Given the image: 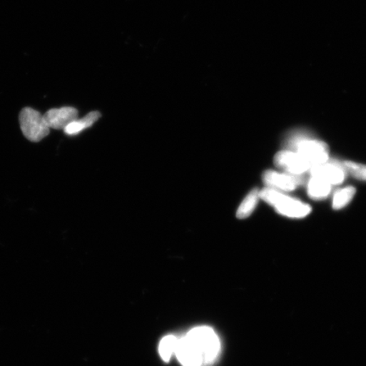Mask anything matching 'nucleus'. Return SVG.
I'll return each instance as SVG.
<instances>
[{
  "label": "nucleus",
  "instance_id": "1",
  "mask_svg": "<svg viewBox=\"0 0 366 366\" xmlns=\"http://www.w3.org/2000/svg\"><path fill=\"white\" fill-rule=\"evenodd\" d=\"M286 151H295L303 159L312 167L327 162L329 158V148L327 144L312 139L305 134L297 133L290 136L285 143Z\"/></svg>",
  "mask_w": 366,
  "mask_h": 366
},
{
  "label": "nucleus",
  "instance_id": "2",
  "mask_svg": "<svg viewBox=\"0 0 366 366\" xmlns=\"http://www.w3.org/2000/svg\"><path fill=\"white\" fill-rule=\"evenodd\" d=\"M260 198L273 206L278 213L289 218H304L310 214L311 207L273 188H265L260 191Z\"/></svg>",
  "mask_w": 366,
  "mask_h": 366
},
{
  "label": "nucleus",
  "instance_id": "3",
  "mask_svg": "<svg viewBox=\"0 0 366 366\" xmlns=\"http://www.w3.org/2000/svg\"><path fill=\"white\" fill-rule=\"evenodd\" d=\"M186 337L202 355L203 364L211 363L218 355L220 341L213 329L209 327H195Z\"/></svg>",
  "mask_w": 366,
  "mask_h": 366
},
{
  "label": "nucleus",
  "instance_id": "4",
  "mask_svg": "<svg viewBox=\"0 0 366 366\" xmlns=\"http://www.w3.org/2000/svg\"><path fill=\"white\" fill-rule=\"evenodd\" d=\"M19 121L22 133L31 142H40L51 131L44 116L33 108H24L20 113Z\"/></svg>",
  "mask_w": 366,
  "mask_h": 366
},
{
  "label": "nucleus",
  "instance_id": "5",
  "mask_svg": "<svg viewBox=\"0 0 366 366\" xmlns=\"http://www.w3.org/2000/svg\"><path fill=\"white\" fill-rule=\"evenodd\" d=\"M275 166L283 169L285 173L303 175L308 171L311 166L298 153L290 151L279 152L274 158Z\"/></svg>",
  "mask_w": 366,
  "mask_h": 366
},
{
  "label": "nucleus",
  "instance_id": "6",
  "mask_svg": "<svg viewBox=\"0 0 366 366\" xmlns=\"http://www.w3.org/2000/svg\"><path fill=\"white\" fill-rule=\"evenodd\" d=\"M263 181L268 188L283 192L293 191L298 185L305 183L303 175L280 173L275 171H266Z\"/></svg>",
  "mask_w": 366,
  "mask_h": 366
},
{
  "label": "nucleus",
  "instance_id": "7",
  "mask_svg": "<svg viewBox=\"0 0 366 366\" xmlns=\"http://www.w3.org/2000/svg\"><path fill=\"white\" fill-rule=\"evenodd\" d=\"M311 176L322 178L332 185H338L345 180L346 173L337 160H330L323 164L312 166L309 170Z\"/></svg>",
  "mask_w": 366,
  "mask_h": 366
},
{
  "label": "nucleus",
  "instance_id": "8",
  "mask_svg": "<svg viewBox=\"0 0 366 366\" xmlns=\"http://www.w3.org/2000/svg\"><path fill=\"white\" fill-rule=\"evenodd\" d=\"M44 116L49 128L64 130L72 121L78 118V111L73 107H62L51 108Z\"/></svg>",
  "mask_w": 366,
  "mask_h": 366
},
{
  "label": "nucleus",
  "instance_id": "9",
  "mask_svg": "<svg viewBox=\"0 0 366 366\" xmlns=\"http://www.w3.org/2000/svg\"><path fill=\"white\" fill-rule=\"evenodd\" d=\"M175 354L183 366H201L202 355L186 336L178 339Z\"/></svg>",
  "mask_w": 366,
  "mask_h": 366
},
{
  "label": "nucleus",
  "instance_id": "10",
  "mask_svg": "<svg viewBox=\"0 0 366 366\" xmlns=\"http://www.w3.org/2000/svg\"><path fill=\"white\" fill-rule=\"evenodd\" d=\"M332 185L325 182V180L315 176H311L307 184L308 189V195L312 200H320L327 198L331 193Z\"/></svg>",
  "mask_w": 366,
  "mask_h": 366
},
{
  "label": "nucleus",
  "instance_id": "11",
  "mask_svg": "<svg viewBox=\"0 0 366 366\" xmlns=\"http://www.w3.org/2000/svg\"><path fill=\"white\" fill-rule=\"evenodd\" d=\"M101 113L98 111L90 112L89 114L86 116L83 119H76L71 122L64 129V132L68 136H75L81 133L85 129L91 128V126L96 122L99 117H101Z\"/></svg>",
  "mask_w": 366,
  "mask_h": 366
},
{
  "label": "nucleus",
  "instance_id": "12",
  "mask_svg": "<svg viewBox=\"0 0 366 366\" xmlns=\"http://www.w3.org/2000/svg\"><path fill=\"white\" fill-rule=\"evenodd\" d=\"M260 198V190L254 188L248 193V195L241 203L237 211V217L238 219H246L250 216L253 211L255 210L258 201Z\"/></svg>",
  "mask_w": 366,
  "mask_h": 366
},
{
  "label": "nucleus",
  "instance_id": "13",
  "mask_svg": "<svg viewBox=\"0 0 366 366\" xmlns=\"http://www.w3.org/2000/svg\"><path fill=\"white\" fill-rule=\"evenodd\" d=\"M355 193L356 189L351 186L338 190L333 196V209L335 210H341L349 205L352 198L355 197Z\"/></svg>",
  "mask_w": 366,
  "mask_h": 366
},
{
  "label": "nucleus",
  "instance_id": "14",
  "mask_svg": "<svg viewBox=\"0 0 366 366\" xmlns=\"http://www.w3.org/2000/svg\"><path fill=\"white\" fill-rule=\"evenodd\" d=\"M178 340V338L173 335L166 336L162 339L160 343L159 352L162 360L166 361V362H168L171 356L175 354Z\"/></svg>",
  "mask_w": 366,
  "mask_h": 366
},
{
  "label": "nucleus",
  "instance_id": "15",
  "mask_svg": "<svg viewBox=\"0 0 366 366\" xmlns=\"http://www.w3.org/2000/svg\"><path fill=\"white\" fill-rule=\"evenodd\" d=\"M339 164L345 170L346 174H350L356 179L366 182V165L347 161H339Z\"/></svg>",
  "mask_w": 366,
  "mask_h": 366
}]
</instances>
